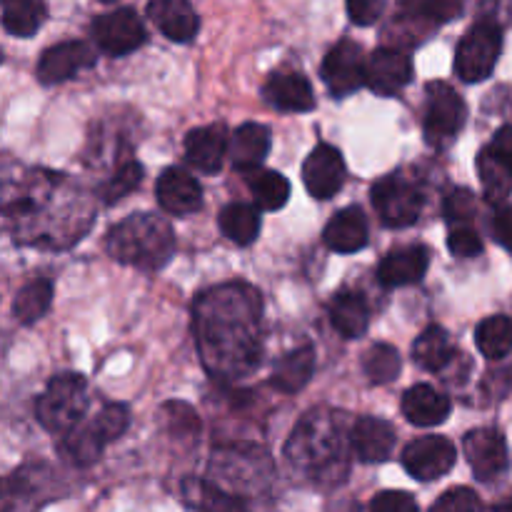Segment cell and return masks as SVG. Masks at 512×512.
Wrapping results in <instances>:
<instances>
[{"mask_svg": "<svg viewBox=\"0 0 512 512\" xmlns=\"http://www.w3.org/2000/svg\"><path fill=\"white\" fill-rule=\"evenodd\" d=\"M195 343L203 365L220 380L245 378L263 355V303L248 283H225L198 295Z\"/></svg>", "mask_w": 512, "mask_h": 512, "instance_id": "1", "label": "cell"}, {"mask_svg": "<svg viewBox=\"0 0 512 512\" xmlns=\"http://www.w3.org/2000/svg\"><path fill=\"white\" fill-rule=\"evenodd\" d=\"M108 253L118 263L140 270H160L175 253L173 228L153 213L130 215L108 233Z\"/></svg>", "mask_w": 512, "mask_h": 512, "instance_id": "3", "label": "cell"}, {"mask_svg": "<svg viewBox=\"0 0 512 512\" xmlns=\"http://www.w3.org/2000/svg\"><path fill=\"white\" fill-rule=\"evenodd\" d=\"M105 443L100 440V435L95 433L93 423L83 425L70 430L68 435H63V443H60V453L70 460L73 465H93L95 460L103 455Z\"/></svg>", "mask_w": 512, "mask_h": 512, "instance_id": "34", "label": "cell"}, {"mask_svg": "<svg viewBox=\"0 0 512 512\" xmlns=\"http://www.w3.org/2000/svg\"><path fill=\"white\" fill-rule=\"evenodd\" d=\"M413 358L428 373H440L443 368H448L455 358V345L450 340L448 330L440 328V325L425 328L415 340Z\"/></svg>", "mask_w": 512, "mask_h": 512, "instance_id": "27", "label": "cell"}, {"mask_svg": "<svg viewBox=\"0 0 512 512\" xmlns=\"http://www.w3.org/2000/svg\"><path fill=\"white\" fill-rule=\"evenodd\" d=\"M263 98L270 108L283 113H308L315 108L313 85L300 73H273L263 85Z\"/></svg>", "mask_w": 512, "mask_h": 512, "instance_id": "18", "label": "cell"}, {"mask_svg": "<svg viewBox=\"0 0 512 512\" xmlns=\"http://www.w3.org/2000/svg\"><path fill=\"white\" fill-rule=\"evenodd\" d=\"M363 370H365V378H368L373 385H388L400 375V370H403V360H400V353L393 348V345L378 343L365 353Z\"/></svg>", "mask_w": 512, "mask_h": 512, "instance_id": "35", "label": "cell"}, {"mask_svg": "<svg viewBox=\"0 0 512 512\" xmlns=\"http://www.w3.org/2000/svg\"><path fill=\"white\" fill-rule=\"evenodd\" d=\"M413 80V60L398 48H378L365 63V85L375 95H398Z\"/></svg>", "mask_w": 512, "mask_h": 512, "instance_id": "13", "label": "cell"}, {"mask_svg": "<svg viewBox=\"0 0 512 512\" xmlns=\"http://www.w3.org/2000/svg\"><path fill=\"white\" fill-rule=\"evenodd\" d=\"M270 153V130L260 123H245L230 135V163L235 170H258Z\"/></svg>", "mask_w": 512, "mask_h": 512, "instance_id": "22", "label": "cell"}, {"mask_svg": "<svg viewBox=\"0 0 512 512\" xmlns=\"http://www.w3.org/2000/svg\"><path fill=\"white\" fill-rule=\"evenodd\" d=\"M343 440L345 433L338 415L328 413V410H313L300 420L293 438H290V463L298 470L313 475L318 483L328 475L340 480L345 475Z\"/></svg>", "mask_w": 512, "mask_h": 512, "instance_id": "2", "label": "cell"}, {"mask_svg": "<svg viewBox=\"0 0 512 512\" xmlns=\"http://www.w3.org/2000/svg\"><path fill=\"white\" fill-rule=\"evenodd\" d=\"M365 63L368 60H363V48L355 40L343 38L328 50L320 75L335 98H345L365 85Z\"/></svg>", "mask_w": 512, "mask_h": 512, "instance_id": "10", "label": "cell"}, {"mask_svg": "<svg viewBox=\"0 0 512 512\" xmlns=\"http://www.w3.org/2000/svg\"><path fill=\"white\" fill-rule=\"evenodd\" d=\"M228 148L230 138L223 123L200 125L185 135V160L205 175L220 173Z\"/></svg>", "mask_w": 512, "mask_h": 512, "instance_id": "15", "label": "cell"}, {"mask_svg": "<svg viewBox=\"0 0 512 512\" xmlns=\"http://www.w3.org/2000/svg\"><path fill=\"white\" fill-rule=\"evenodd\" d=\"M313 373H315V350L310 348V345H305V348L290 350L288 355H283V358L275 363L273 375H270V383H273V388L280 390V393L293 395V393H300V390L310 383Z\"/></svg>", "mask_w": 512, "mask_h": 512, "instance_id": "25", "label": "cell"}, {"mask_svg": "<svg viewBox=\"0 0 512 512\" xmlns=\"http://www.w3.org/2000/svg\"><path fill=\"white\" fill-rule=\"evenodd\" d=\"M485 388H488L495 398H505V395H510L512 393V365L498 370V373H490Z\"/></svg>", "mask_w": 512, "mask_h": 512, "instance_id": "46", "label": "cell"}, {"mask_svg": "<svg viewBox=\"0 0 512 512\" xmlns=\"http://www.w3.org/2000/svg\"><path fill=\"white\" fill-rule=\"evenodd\" d=\"M450 405L448 395L438 393L430 385H413L405 390L403 395V415L418 428H430V425H440L448 420Z\"/></svg>", "mask_w": 512, "mask_h": 512, "instance_id": "23", "label": "cell"}, {"mask_svg": "<svg viewBox=\"0 0 512 512\" xmlns=\"http://www.w3.org/2000/svg\"><path fill=\"white\" fill-rule=\"evenodd\" d=\"M458 463V448L453 440L443 435H425V438L413 440L403 450V465L410 478L420 483H433L448 475Z\"/></svg>", "mask_w": 512, "mask_h": 512, "instance_id": "9", "label": "cell"}, {"mask_svg": "<svg viewBox=\"0 0 512 512\" xmlns=\"http://www.w3.org/2000/svg\"><path fill=\"white\" fill-rule=\"evenodd\" d=\"M425 18L433 20L435 25L438 23H448L453 20L455 15L463 13V3H453V0H425V3H413Z\"/></svg>", "mask_w": 512, "mask_h": 512, "instance_id": "42", "label": "cell"}, {"mask_svg": "<svg viewBox=\"0 0 512 512\" xmlns=\"http://www.w3.org/2000/svg\"><path fill=\"white\" fill-rule=\"evenodd\" d=\"M465 458H468L470 470L483 483H493L508 470V445L500 430L478 428L470 430L463 440Z\"/></svg>", "mask_w": 512, "mask_h": 512, "instance_id": "11", "label": "cell"}, {"mask_svg": "<svg viewBox=\"0 0 512 512\" xmlns=\"http://www.w3.org/2000/svg\"><path fill=\"white\" fill-rule=\"evenodd\" d=\"M488 148L512 170V125H503V128L493 135V143H490Z\"/></svg>", "mask_w": 512, "mask_h": 512, "instance_id": "45", "label": "cell"}, {"mask_svg": "<svg viewBox=\"0 0 512 512\" xmlns=\"http://www.w3.org/2000/svg\"><path fill=\"white\" fill-rule=\"evenodd\" d=\"M128 425H130L128 408H125V405H118V403L105 405V408L100 410L93 420L95 433L100 435V440H103L105 445L113 443V440H118L120 435L128 430Z\"/></svg>", "mask_w": 512, "mask_h": 512, "instance_id": "37", "label": "cell"}, {"mask_svg": "<svg viewBox=\"0 0 512 512\" xmlns=\"http://www.w3.org/2000/svg\"><path fill=\"white\" fill-rule=\"evenodd\" d=\"M478 175L483 180L485 198L490 203H503L512 193V170L490 148H483L478 155Z\"/></svg>", "mask_w": 512, "mask_h": 512, "instance_id": "33", "label": "cell"}, {"mask_svg": "<svg viewBox=\"0 0 512 512\" xmlns=\"http://www.w3.org/2000/svg\"><path fill=\"white\" fill-rule=\"evenodd\" d=\"M325 245H328L333 253H358L368 245V220H365V213L355 205L340 210L325 225Z\"/></svg>", "mask_w": 512, "mask_h": 512, "instance_id": "21", "label": "cell"}, {"mask_svg": "<svg viewBox=\"0 0 512 512\" xmlns=\"http://www.w3.org/2000/svg\"><path fill=\"white\" fill-rule=\"evenodd\" d=\"M330 323L338 330L343 338L355 340L360 335L368 333L370 325V308L365 295L358 290H340L333 300H330Z\"/></svg>", "mask_w": 512, "mask_h": 512, "instance_id": "24", "label": "cell"}, {"mask_svg": "<svg viewBox=\"0 0 512 512\" xmlns=\"http://www.w3.org/2000/svg\"><path fill=\"white\" fill-rule=\"evenodd\" d=\"M48 8L40 0H5L3 5V25L10 35L30 38L40 30Z\"/></svg>", "mask_w": 512, "mask_h": 512, "instance_id": "31", "label": "cell"}, {"mask_svg": "<svg viewBox=\"0 0 512 512\" xmlns=\"http://www.w3.org/2000/svg\"><path fill=\"white\" fill-rule=\"evenodd\" d=\"M250 195L258 210H280L290 198V183L275 170H258L248 178Z\"/></svg>", "mask_w": 512, "mask_h": 512, "instance_id": "32", "label": "cell"}, {"mask_svg": "<svg viewBox=\"0 0 512 512\" xmlns=\"http://www.w3.org/2000/svg\"><path fill=\"white\" fill-rule=\"evenodd\" d=\"M85 410H88V385L78 373L55 375L35 403L38 423L55 435H68L70 430L78 428Z\"/></svg>", "mask_w": 512, "mask_h": 512, "instance_id": "4", "label": "cell"}, {"mask_svg": "<svg viewBox=\"0 0 512 512\" xmlns=\"http://www.w3.org/2000/svg\"><path fill=\"white\" fill-rule=\"evenodd\" d=\"M148 18L173 43H190L200 30L198 13L185 0H153L148 5Z\"/></svg>", "mask_w": 512, "mask_h": 512, "instance_id": "20", "label": "cell"}, {"mask_svg": "<svg viewBox=\"0 0 512 512\" xmlns=\"http://www.w3.org/2000/svg\"><path fill=\"white\" fill-rule=\"evenodd\" d=\"M350 448L360 463H383L395 450V428L383 418H360L350 430Z\"/></svg>", "mask_w": 512, "mask_h": 512, "instance_id": "19", "label": "cell"}, {"mask_svg": "<svg viewBox=\"0 0 512 512\" xmlns=\"http://www.w3.org/2000/svg\"><path fill=\"white\" fill-rule=\"evenodd\" d=\"M448 248L455 258L470 260L483 253V240H480V235L470 225L468 228H453L448 233Z\"/></svg>", "mask_w": 512, "mask_h": 512, "instance_id": "40", "label": "cell"}, {"mask_svg": "<svg viewBox=\"0 0 512 512\" xmlns=\"http://www.w3.org/2000/svg\"><path fill=\"white\" fill-rule=\"evenodd\" d=\"M493 512H512V498L503 500V503L495 505V510H493Z\"/></svg>", "mask_w": 512, "mask_h": 512, "instance_id": "47", "label": "cell"}, {"mask_svg": "<svg viewBox=\"0 0 512 512\" xmlns=\"http://www.w3.org/2000/svg\"><path fill=\"white\" fill-rule=\"evenodd\" d=\"M443 215L448 223L455 228H468L470 220L475 218V195L468 188H455L453 193L445 198Z\"/></svg>", "mask_w": 512, "mask_h": 512, "instance_id": "38", "label": "cell"}, {"mask_svg": "<svg viewBox=\"0 0 512 512\" xmlns=\"http://www.w3.org/2000/svg\"><path fill=\"white\" fill-rule=\"evenodd\" d=\"M465 118H468V108L465 100L460 98L458 90L448 83H435L428 85L425 90V115H423V130L425 140L430 145H445L463 130Z\"/></svg>", "mask_w": 512, "mask_h": 512, "instance_id": "6", "label": "cell"}, {"mask_svg": "<svg viewBox=\"0 0 512 512\" xmlns=\"http://www.w3.org/2000/svg\"><path fill=\"white\" fill-rule=\"evenodd\" d=\"M53 303V283L45 278L30 280L28 285L18 290L13 300V318L23 325H33L43 318Z\"/></svg>", "mask_w": 512, "mask_h": 512, "instance_id": "29", "label": "cell"}, {"mask_svg": "<svg viewBox=\"0 0 512 512\" xmlns=\"http://www.w3.org/2000/svg\"><path fill=\"white\" fill-rule=\"evenodd\" d=\"M218 225L235 245H250L260 235V213L255 205L230 203L220 210Z\"/></svg>", "mask_w": 512, "mask_h": 512, "instance_id": "28", "label": "cell"}, {"mask_svg": "<svg viewBox=\"0 0 512 512\" xmlns=\"http://www.w3.org/2000/svg\"><path fill=\"white\" fill-rule=\"evenodd\" d=\"M93 43L110 58H123L135 53L145 43V25L133 8H115L98 15L90 25Z\"/></svg>", "mask_w": 512, "mask_h": 512, "instance_id": "8", "label": "cell"}, {"mask_svg": "<svg viewBox=\"0 0 512 512\" xmlns=\"http://www.w3.org/2000/svg\"><path fill=\"white\" fill-rule=\"evenodd\" d=\"M155 195L165 213L190 215L203 208V188L183 168H165L155 183Z\"/></svg>", "mask_w": 512, "mask_h": 512, "instance_id": "16", "label": "cell"}, {"mask_svg": "<svg viewBox=\"0 0 512 512\" xmlns=\"http://www.w3.org/2000/svg\"><path fill=\"white\" fill-rule=\"evenodd\" d=\"M143 183V165L138 160H125L118 170L113 173V178L100 188V198L105 205H115L118 200H123L125 195L135 193L138 185Z\"/></svg>", "mask_w": 512, "mask_h": 512, "instance_id": "36", "label": "cell"}, {"mask_svg": "<svg viewBox=\"0 0 512 512\" xmlns=\"http://www.w3.org/2000/svg\"><path fill=\"white\" fill-rule=\"evenodd\" d=\"M180 495L185 505L195 512H250L240 498L198 478H185L180 485Z\"/></svg>", "mask_w": 512, "mask_h": 512, "instance_id": "26", "label": "cell"}, {"mask_svg": "<svg viewBox=\"0 0 512 512\" xmlns=\"http://www.w3.org/2000/svg\"><path fill=\"white\" fill-rule=\"evenodd\" d=\"M493 235L505 250H512V208H503L495 213Z\"/></svg>", "mask_w": 512, "mask_h": 512, "instance_id": "44", "label": "cell"}, {"mask_svg": "<svg viewBox=\"0 0 512 512\" xmlns=\"http://www.w3.org/2000/svg\"><path fill=\"white\" fill-rule=\"evenodd\" d=\"M303 183L315 200H330L345 183V160L338 148L320 143L303 165Z\"/></svg>", "mask_w": 512, "mask_h": 512, "instance_id": "12", "label": "cell"}, {"mask_svg": "<svg viewBox=\"0 0 512 512\" xmlns=\"http://www.w3.org/2000/svg\"><path fill=\"white\" fill-rule=\"evenodd\" d=\"M95 63V50L83 40H65V43L53 45L45 50L38 60V80L43 85L65 83L80 73L83 68H90Z\"/></svg>", "mask_w": 512, "mask_h": 512, "instance_id": "14", "label": "cell"}, {"mask_svg": "<svg viewBox=\"0 0 512 512\" xmlns=\"http://www.w3.org/2000/svg\"><path fill=\"white\" fill-rule=\"evenodd\" d=\"M370 200L375 205V213L380 215L388 228H408L423 213V190L418 183L408 180L405 175L395 173L378 180L370 190Z\"/></svg>", "mask_w": 512, "mask_h": 512, "instance_id": "7", "label": "cell"}, {"mask_svg": "<svg viewBox=\"0 0 512 512\" xmlns=\"http://www.w3.org/2000/svg\"><path fill=\"white\" fill-rule=\"evenodd\" d=\"M430 512H483V503L470 488H453L435 500Z\"/></svg>", "mask_w": 512, "mask_h": 512, "instance_id": "39", "label": "cell"}, {"mask_svg": "<svg viewBox=\"0 0 512 512\" xmlns=\"http://www.w3.org/2000/svg\"><path fill=\"white\" fill-rule=\"evenodd\" d=\"M345 10L355 25H373L383 13V3H378V0H350Z\"/></svg>", "mask_w": 512, "mask_h": 512, "instance_id": "43", "label": "cell"}, {"mask_svg": "<svg viewBox=\"0 0 512 512\" xmlns=\"http://www.w3.org/2000/svg\"><path fill=\"white\" fill-rule=\"evenodd\" d=\"M500 53H503V28L490 18L478 20L455 50V75L470 85L488 80L498 65Z\"/></svg>", "mask_w": 512, "mask_h": 512, "instance_id": "5", "label": "cell"}, {"mask_svg": "<svg viewBox=\"0 0 512 512\" xmlns=\"http://www.w3.org/2000/svg\"><path fill=\"white\" fill-rule=\"evenodd\" d=\"M370 512H418V503L413 495L403 493V490H385V493L375 495Z\"/></svg>", "mask_w": 512, "mask_h": 512, "instance_id": "41", "label": "cell"}, {"mask_svg": "<svg viewBox=\"0 0 512 512\" xmlns=\"http://www.w3.org/2000/svg\"><path fill=\"white\" fill-rule=\"evenodd\" d=\"M475 345L488 360H503L512 353V320L508 315H490L475 328Z\"/></svg>", "mask_w": 512, "mask_h": 512, "instance_id": "30", "label": "cell"}, {"mask_svg": "<svg viewBox=\"0 0 512 512\" xmlns=\"http://www.w3.org/2000/svg\"><path fill=\"white\" fill-rule=\"evenodd\" d=\"M430 265V253L425 245H408V248H395L380 260L378 280L385 288H405L415 285L425 278Z\"/></svg>", "mask_w": 512, "mask_h": 512, "instance_id": "17", "label": "cell"}]
</instances>
